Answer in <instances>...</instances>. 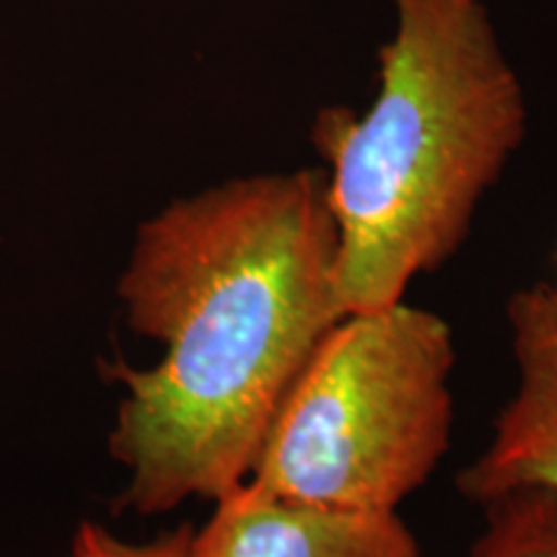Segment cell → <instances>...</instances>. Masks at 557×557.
Segmentation results:
<instances>
[{"label": "cell", "mask_w": 557, "mask_h": 557, "mask_svg": "<svg viewBox=\"0 0 557 557\" xmlns=\"http://www.w3.org/2000/svg\"><path fill=\"white\" fill-rule=\"evenodd\" d=\"M191 524H178L152 540L132 542L111 532L99 521H81L70 540L67 557H189Z\"/></svg>", "instance_id": "7"}, {"label": "cell", "mask_w": 557, "mask_h": 557, "mask_svg": "<svg viewBox=\"0 0 557 557\" xmlns=\"http://www.w3.org/2000/svg\"><path fill=\"white\" fill-rule=\"evenodd\" d=\"M325 169L256 173L186 194L137 227L116 278L124 323L160 344L111 361L116 511L160 517L248 480L271 423L338 318Z\"/></svg>", "instance_id": "1"}, {"label": "cell", "mask_w": 557, "mask_h": 557, "mask_svg": "<svg viewBox=\"0 0 557 557\" xmlns=\"http://www.w3.org/2000/svg\"><path fill=\"white\" fill-rule=\"evenodd\" d=\"M483 534L470 557H557V496L540 487L506 493L480 506Z\"/></svg>", "instance_id": "6"}, {"label": "cell", "mask_w": 557, "mask_h": 557, "mask_svg": "<svg viewBox=\"0 0 557 557\" xmlns=\"http://www.w3.org/2000/svg\"><path fill=\"white\" fill-rule=\"evenodd\" d=\"M553 284H555V289H557V282H553Z\"/></svg>", "instance_id": "8"}, {"label": "cell", "mask_w": 557, "mask_h": 557, "mask_svg": "<svg viewBox=\"0 0 557 557\" xmlns=\"http://www.w3.org/2000/svg\"><path fill=\"white\" fill-rule=\"evenodd\" d=\"M189 557H421V545L398 511L302 504L243 480L194 527Z\"/></svg>", "instance_id": "5"}, {"label": "cell", "mask_w": 557, "mask_h": 557, "mask_svg": "<svg viewBox=\"0 0 557 557\" xmlns=\"http://www.w3.org/2000/svg\"><path fill=\"white\" fill-rule=\"evenodd\" d=\"M517 385L498 410L487 447L457 475L472 504L540 487L557 496V289L537 282L506 305Z\"/></svg>", "instance_id": "4"}, {"label": "cell", "mask_w": 557, "mask_h": 557, "mask_svg": "<svg viewBox=\"0 0 557 557\" xmlns=\"http://www.w3.org/2000/svg\"><path fill=\"white\" fill-rule=\"evenodd\" d=\"M455 361L447 320L406 299L338 318L248 480L302 504L398 511L449 451Z\"/></svg>", "instance_id": "3"}, {"label": "cell", "mask_w": 557, "mask_h": 557, "mask_svg": "<svg viewBox=\"0 0 557 557\" xmlns=\"http://www.w3.org/2000/svg\"><path fill=\"white\" fill-rule=\"evenodd\" d=\"M367 111L325 107L312 122L336 225L344 315L406 297L468 238L487 189L527 135L521 83L485 0H387Z\"/></svg>", "instance_id": "2"}]
</instances>
